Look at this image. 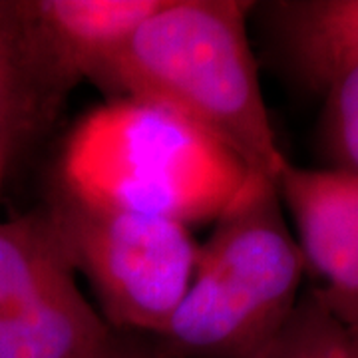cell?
<instances>
[{
	"label": "cell",
	"mask_w": 358,
	"mask_h": 358,
	"mask_svg": "<svg viewBox=\"0 0 358 358\" xmlns=\"http://www.w3.org/2000/svg\"><path fill=\"white\" fill-rule=\"evenodd\" d=\"M268 14L281 56L308 90L324 94L358 66V0H287Z\"/></svg>",
	"instance_id": "cell-8"
},
{
	"label": "cell",
	"mask_w": 358,
	"mask_h": 358,
	"mask_svg": "<svg viewBox=\"0 0 358 358\" xmlns=\"http://www.w3.org/2000/svg\"><path fill=\"white\" fill-rule=\"evenodd\" d=\"M14 155L8 152V150H4V148H0V189H2V185H4V178H6V171H8V167L13 164Z\"/></svg>",
	"instance_id": "cell-12"
},
{
	"label": "cell",
	"mask_w": 358,
	"mask_h": 358,
	"mask_svg": "<svg viewBox=\"0 0 358 358\" xmlns=\"http://www.w3.org/2000/svg\"><path fill=\"white\" fill-rule=\"evenodd\" d=\"M251 173L203 128L157 103L124 96L94 108L68 134L54 192L187 227L217 221Z\"/></svg>",
	"instance_id": "cell-2"
},
{
	"label": "cell",
	"mask_w": 358,
	"mask_h": 358,
	"mask_svg": "<svg viewBox=\"0 0 358 358\" xmlns=\"http://www.w3.org/2000/svg\"><path fill=\"white\" fill-rule=\"evenodd\" d=\"M305 271L277 181L253 171L199 245L192 285L159 336L183 357L257 358L296 307Z\"/></svg>",
	"instance_id": "cell-3"
},
{
	"label": "cell",
	"mask_w": 358,
	"mask_h": 358,
	"mask_svg": "<svg viewBox=\"0 0 358 358\" xmlns=\"http://www.w3.org/2000/svg\"><path fill=\"white\" fill-rule=\"evenodd\" d=\"M322 143L331 167L358 176V66L324 92Z\"/></svg>",
	"instance_id": "cell-11"
},
{
	"label": "cell",
	"mask_w": 358,
	"mask_h": 358,
	"mask_svg": "<svg viewBox=\"0 0 358 358\" xmlns=\"http://www.w3.org/2000/svg\"><path fill=\"white\" fill-rule=\"evenodd\" d=\"M249 6L237 0H164L98 78L128 98L189 120L251 171L277 181L289 159L271 126L247 38Z\"/></svg>",
	"instance_id": "cell-1"
},
{
	"label": "cell",
	"mask_w": 358,
	"mask_h": 358,
	"mask_svg": "<svg viewBox=\"0 0 358 358\" xmlns=\"http://www.w3.org/2000/svg\"><path fill=\"white\" fill-rule=\"evenodd\" d=\"M257 358H358V345L310 289Z\"/></svg>",
	"instance_id": "cell-10"
},
{
	"label": "cell",
	"mask_w": 358,
	"mask_h": 358,
	"mask_svg": "<svg viewBox=\"0 0 358 358\" xmlns=\"http://www.w3.org/2000/svg\"><path fill=\"white\" fill-rule=\"evenodd\" d=\"M0 358H112L44 211L0 223Z\"/></svg>",
	"instance_id": "cell-5"
},
{
	"label": "cell",
	"mask_w": 358,
	"mask_h": 358,
	"mask_svg": "<svg viewBox=\"0 0 358 358\" xmlns=\"http://www.w3.org/2000/svg\"><path fill=\"white\" fill-rule=\"evenodd\" d=\"M164 0H14L28 60L56 108L82 78H98Z\"/></svg>",
	"instance_id": "cell-7"
},
{
	"label": "cell",
	"mask_w": 358,
	"mask_h": 358,
	"mask_svg": "<svg viewBox=\"0 0 358 358\" xmlns=\"http://www.w3.org/2000/svg\"><path fill=\"white\" fill-rule=\"evenodd\" d=\"M313 293L358 345V176L287 162L277 178Z\"/></svg>",
	"instance_id": "cell-6"
},
{
	"label": "cell",
	"mask_w": 358,
	"mask_h": 358,
	"mask_svg": "<svg viewBox=\"0 0 358 358\" xmlns=\"http://www.w3.org/2000/svg\"><path fill=\"white\" fill-rule=\"evenodd\" d=\"M56 110L30 66L14 0H0V148L20 154Z\"/></svg>",
	"instance_id": "cell-9"
},
{
	"label": "cell",
	"mask_w": 358,
	"mask_h": 358,
	"mask_svg": "<svg viewBox=\"0 0 358 358\" xmlns=\"http://www.w3.org/2000/svg\"><path fill=\"white\" fill-rule=\"evenodd\" d=\"M76 273L115 327L162 334L192 285L199 245L171 219L106 209L52 193L42 209Z\"/></svg>",
	"instance_id": "cell-4"
}]
</instances>
